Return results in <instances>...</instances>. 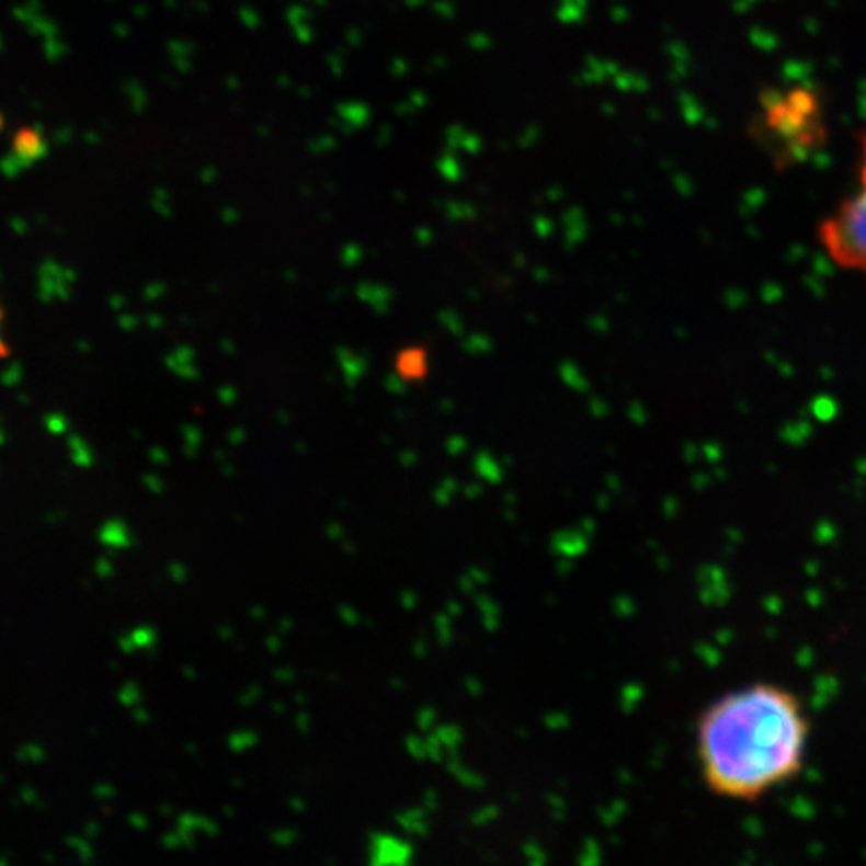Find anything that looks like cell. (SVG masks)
Here are the masks:
<instances>
[{"instance_id": "cell-1", "label": "cell", "mask_w": 866, "mask_h": 866, "mask_svg": "<svg viewBox=\"0 0 866 866\" xmlns=\"http://www.w3.org/2000/svg\"><path fill=\"white\" fill-rule=\"evenodd\" d=\"M812 722L795 691L752 682L720 694L694 726V754L708 793L759 802L795 783L807 766Z\"/></svg>"}, {"instance_id": "cell-3", "label": "cell", "mask_w": 866, "mask_h": 866, "mask_svg": "<svg viewBox=\"0 0 866 866\" xmlns=\"http://www.w3.org/2000/svg\"><path fill=\"white\" fill-rule=\"evenodd\" d=\"M9 355V343H7V333H4V309L0 304V360H4Z\"/></svg>"}, {"instance_id": "cell-2", "label": "cell", "mask_w": 866, "mask_h": 866, "mask_svg": "<svg viewBox=\"0 0 866 866\" xmlns=\"http://www.w3.org/2000/svg\"><path fill=\"white\" fill-rule=\"evenodd\" d=\"M819 243L834 265L866 277V133L855 191L820 221Z\"/></svg>"}]
</instances>
